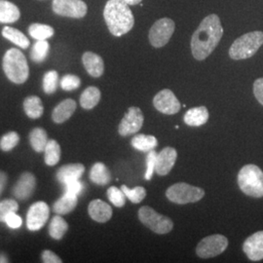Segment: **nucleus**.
I'll use <instances>...</instances> for the list:
<instances>
[{"mask_svg": "<svg viewBox=\"0 0 263 263\" xmlns=\"http://www.w3.org/2000/svg\"><path fill=\"white\" fill-rule=\"evenodd\" d=\"M78 203V198L74 195L65 193L59 200H57L53 205V210L57 215H66L72 212Z\"/></svg>", "mask_w": 263, "mask_h": 263, "instance_id": "393cba45", "label": "nucleus"}, {"mask_svg": "<svg viewBox=\"0 0 263 263\" xmlns=\"http://www.w3.org/2000/svg\"><path fill=\"white\" fill-rule=\"evenodd\" d=\"M2 35L22 49H27L29 46L28 37L17 28L5 27L2 29Z\"/></svg>", "mask_w": 263, "mask_h": 263, "instance_id": "cd10ccee", "label": "nucleus"}, {"mask_svg": "<svg viewBox=\"0 0 263 263\" xmlns=\"http://www.w3.org/2000/svg\"><path fill=\"white\" fill-rule=\"evenodd\" d=\"M228 247L226 236L214 234L207 236L200 241L196 248V254L201 258H211L222 254Z\"/></svg>", "mask_w": 263, "mask_h": 263, "instance_id": "1a4fd4ad", "label": "nucleus"}, {"mask_svg": "<svg viewBox=\"0 0 263 263\" xmlns=\"http://www.w3.org/2000/svg\"><path fill=\"white\" fill-rule=\"evenodd\" d=\"M158 144L157 139L154 136H148V135H137L132 140V145L137 151H147L154 149Z\"/></svg>", "mask_w": 263, "mask_h": 263, "instance_id": "bb28decb", "label": "nucleus"}, {"mask_svg": "<svg viewBox=\"0 0 263 263\" xmlns=\"http://www.w3.org/2000/svg\"><path fill=\"white\" fill-rule=\"evenodd\" d=\"M5 223L11 229H18L23 224V219L16 213H12L6 217Z\"/></svg>", "mask_w": 263, "mask_h": 263, "instance_id": "79ce46f5", "label": "nucleus"}, {"mask_svg": "<svg viewBox=\"0 0 263 263\" xmlns=\"http://www.w3.org/2000/svg\"><path fill=\"white\" fill-rule=\"evenodd\" d=\"M166 196L175 204L185 205L200 201L205 196V191L202 188L190 185L185 182H179L167 189Z\"/></svg>", "mask_w": 263, "mask_h": 263, "instance_id": "423d86ee", "label": "nucleus"}, {"mask_svg": "<svg viewBox=\"0 0 263 263\" xmlns=\"http://www.w3.org/2000/svg\"><path fill=\"white\" fill-rule=\"evenodd\" d=\"M254 94L258 103L263 105V78H258L254 81Z\"/></svg>", "mask_w": 263, "mask_h": 263, "instance_id": "37998d69", "label": "nucleus"}, {"mask_svg": "<svg viewBox=\"0 0 263 263\" xmlns=\"http://www.w3.org/2000/svg\"><path fill=\"white\" fill-rule=\"evenodd\" d=\"M21 13L15 4L7 0H0V23L11 24L20 19Z\"/></svg>", "mask_w": 263, "mask_h": 263, "instance_id": "4be33fe9", "label": "nucleus"}, {"mask_svg": "<svg viewBox=\"0 0 263 263\" xmlns=\"http://www.w3.org/2000/svg\"><path fill=\"white\" fill-rule=\"evenodd\" d=\"M60 84H61L62 89L65 91H73L80 87L81 80L78 76H73V74H66L62 78Z\"/></svg>", "mask_w": 263, "mask_h": 263, "instance_id": "58836bf2", "label": "nucleus"}, {"mask_svg": "<svg viewBox=\"0 0 263 263\" xmlns=\"http://www.w3.org/2000/svg\"><path fill=\"white\" fill-rule=\"evenodd\" d=\"M178 158V152L173 147H165L160 151L157 155L155 172L159 176L168 175L171 170L175 166V163Z\"/></svg>", "mask_w": 263, "mask_h": 263, "instance_id": "dca6fc26", "label": "nucleus"}, {"mask_svg": "<svg viewBox=\"0 0 263 263\" xmlns=\"http://www.w3.org/2000/svg\"><path fill=\"white\" fill-rule=\"evenodd\" d=\"M184 123L190 127H200L209 120V111L206 106H198L188 109L183 117Z\"/></svg>", "mask_w": 263, "mask_h": 263, "instance_id": "412c9836", "label": "nucleus"}, {"mask_svg": "<svg viewBox=\"0 0 263 263\" xmlns=\"http://www.w3.org/2000/svg\"><path fill=\"white\" fill-rule=\"evenodd\" d=\"M19 204L13 199H6L0 202V222H5L6 217L12 213H17Z\"/></svg>", "mask_w": 263, "mask_h": 263, "instance_id": "f704fd0d", "label": "nucleus"}, {"mask_svg": "<svg viewBox=\"0 0 263 263\" xmlns=\"http://www.w3.org/2000/svg\"><path fill=\"white\" fill-rule=\"evenodd\" d=\"M83 190V183L79 180H72L67 183H65V193L78 196Z\"/></svg>", "mask_w": 263, "mask_h": 263, "instance_id": "a19ab883", "label": "nucleus"}, {"mask_svg": "<svg viewBox=\"0 0 263 263\" xmlns=\"http://www.w3.org/2000/svg\"><path fill=\"white\" fill-rule=\"evenodd\" d=\"M59 74L56 70H50L43 77V91L48 95L54 94L58 88Z\"/></svg>", "mask_w": 263, "mask_h": 263, "instance_id": "72a5a7b5", "label": "nucleus"}, {"mask_svg": "<svg viewBox=\"0 0 263 263\" xmlns=\"http://www.w3.org/2000/svg\"><path fill=\"white\" fill-rule=\"evenodd\" d=\"M42 261L45 263H61L62 259L52 251H44L41 254Z\"/></svg>", "mask_w": 263, "mask_h": 263, "instance_id": "c03bdc74", "label": "nucleus"}, {"mask_svg": "<svg viewBox=\"0 0 263 263\" xmlns=\"http://www.w3.org/2000/svg\"><path fill=\"white\" fill-rule=\"evenodd\" d=\"M243 251L249 259L259 261L263 259V231L255 232L246 239Z\"/></svg>", "mask_w": 263, "mask_h": 263, "instance_id": "2eb2a0df", "label": "nucleus"}, {"mask_svg": "<svg viewBox=\"0 0 263 263\" xmlns=\"http://www.w3.org/2000/svg\"><path fill=\"white\" fill-rule=\"evenodd\" d=\"M29 141L36 152H43L48 142L47 133L41 128H35L29 134Z\"/></svg>", "mask_w": 263, "mask_h": 263, "instance_id": "c756f323", "label": "nucleus"}, {"mask_svg": "<svg viewBox=\"0 0 263 263\" xmlns=\"http://www.w3.org/2000/svg\"><path fill=\"white\" fill-rule=\"evenodd\" d=\"M7 257L5 255H0V262H7Z\"/></svg>", "mask_w": 263, "mask_h": 263, "instance_id": "de8ad7c7", "label": "nucleus"}, {"mask_svg": "<svg viewBox=\"0 0 263 263\" xmlns=\"http://www.w3.org/2000/svg\"><path fill=\"white\" fill-rule=\"evenodd\" d=\"M139 219L157 234H167L173 230L174 222L168 216H162L152 208L143 206L139 211Z\"/></svg>", "mask_w": 263, "mask_h": 263, "instance_id": "0eeeda50", "label": "nucleus"}, {"mask_svg": "<svg viewBox=\"0 0 263 263\" xmlns=\"http://www.w3.org/2000/svg\"><path fill=\"white\" fill-rule=\"evenodd\" d=\"M175 31V22L169 18L156 21L151 27L148 38L154 48L164 47L170 41Z\"/></svg>", "mask_w": 263, "mask_h": 263, "instance_id": "6e6552de", "label": "nucleus"}, {"mask_svg": "<svg viewBox=\"0 0 263 263\" xmlns=\"http://www.w3.org/2000/svg\"><path fill=\"white\" fill-rule=\"evenodd\" d=\"M107 197L115 207L122 208L126 203V195L122 189L111 186L107 189Z\"/></svg>", "mask_w": 263, "mask_h": 263, "instance_id": "4c0bfd02", "label": "nucleus"}, {"mask_svg": "<svg viewBox=\"0 0 263 263\" xmlns=\"http://www.w3.org/2000/svg\"><path fill=\"white\" fill-rule=\"evenodd\" d=\"M88 213L93 220L104 223L111 218L112 209L107 203L100 199H96L89 204Z\"/></svg>", "mask_w": 263, "mask_h": 263, "instance_id": "f3484780", "label": "nucleus"}, {"mask_svg": "<svg viewBox=\"0 0 263 263\" xmlns=\"http://www.w3.org/2000/svg\"><path fill=\"white\" fill-rule=\"evenodd\" d=\"M90 179L98 185H106L110 182L111 176L109 170L104 163L98 162L92 167L90 172Z\"/></svg>", "mask_w": 263, "mask_h": 263, "instance_id": "5701e85b", "label": "nucleus"}, {"mask_svg": "<svg viewBox=\"0 0 263 263\" xmlns=\"http://www.w3.org/2000/svg\"><path fill=\"white\" fill-rule=\"evenodd\" d=\"M154 107L164 114L173 115L180 110V103L175 94L169 90L164 89L160 91L153 99Z\"/></svg>", "mask_w": 263, "mask_h": 263, "instance_id": "ddd939ff", "label": "nucleus"}, {"mask_svg": "<svg viewBox=\"0 0 263 263\" xmlns=\"http://www.w3.org/2000/svg\"><path fill=\"white\" fill-rule=\"evenodd\" d=\"M85 167L82 164H67L61 167L57 172V179L61 183L79 179L84 174Z\"/></svg>", "mask_w": 263, "mask_h": 263, "instance_id": "6ab92c4d", "label": "nucleus"}, {"mask_svg": "<svg viewBox=\"0 0 263 263\" xmlns=\"http://www.w3.org/2000/svg\"><path fill=\"white\" fill-rule=\"evenodd\" d=\"M52 6L57 15L73 19L84 18L88 11L87 4L82 0H53Z\"/></svg>", "mask_w": 263, "mask_h": 263, "instance_id": "9d476101", "label": "nucleus"}, {"mask_svg": "<svg viewBox=\"0 0 263 263\" xmlns=\"http://www.w3.org/2000/svg\"><path fill=\"white\" fill-rule=\"evenodd\" d=\"M143 125V114L141 108L137 106H132L125 116L123 117L121 122L118 126V132L119 134L126 137L134 135L140 131Z\"/></svg>", "mask_w": 263, "mask_h": 263, "instance_id": "9b49d317", "label": "nucleus"}, {"mask_svg": "<svg viewBox=\"0 0 263 263\" xmlns=\"http://www.w3.org/2000/svg\"><path fill=\"white\" fill-rule=\"evenodd\" d=\"M263 31H252L237 38L229 49V56L233 60H245L254 56L262 46Z\"/></svg>", "mask_w": 263, "mask_h": 263, "instance_id": "39448f33", "label": "nucleus"}, {"mask_svg": "<svg viewBox=\"0 0 263 263\" xmlns=\"http://www.w3.org/2000/svg\"><path fill=\"white\" fill-rule=\"evenodd\" d=\"M101 100V91L94 86L88 87L80 97V105L84 109H92Z\"/></svg>", "mask_w": 263, "mask_h": 263, "instance_id": "a878e982", "label": "nucleus"}, {"mask_svg": "<svg viewBox=\"0 0 263 263\" xmlns=\"http://www.w3.org/2000/svg\"><path fill=\"white\" fill-rule=\"evenodd\" d=\"M6 184H7V175L4 172L0 171V195L6 186Z\"/></svg>", "mask_w": 263, "mask_h": 263, "instance_id": "a18cd8bd", "label": "nucleus"}, {"mask_svg": "<svg viewBox=\"0 0 263 263\" xmlns=\"http://www.w3.org/2000/svg\"><path fill=\"white\" fill-rule=\"evenodd\" d=\"M36 187V179L33 174L26 172L21 175L17 183L13 187V195L21 201H26L32 196Z\"/></svg>", "mask_w": 263, "mask_h": 263, "instance_id": "4468645a", "label": "nucleus"}, {"mask_svg": "<svg viewBox=\"0 0 263 263\" xmlns=\"http://www.w3.org/2000/svg\"><path fill=\"white\" fill-rule=\"evenodd\" d=\"M238 185L248 196L263 197L262 171L256 165H246L238 174Z\"/></svg>", "mask_w": 263, "mask_h": 263, "instance_id": "20e7f679", "label": "nucleus"}, {"mask_svg": "<svg viewBox=\"0 0 263 263\" xmlns=\"http://www.w3.org/2000/svg\"><path fill=\"white\" fill-rule=\"evenodd\" d=\"M24 109L26 114L31 119L40 118L44 112L42 101L36 96H30L24 101Z\"/></svg>", "mask_w": 263, "mask_h": 263, "instance_id": "b1692460", "label": "nucleus"}, {"mask_svg": "<svg viewBox=\"0 0 263 263\" xmlns=\"http://www.w3.org/2000/svg\"><path fill=\"white\" fill-rule=\"evenodd\" d=\"M157 153L155 151H148L147 157H146V173L144 176V179L146 180H151L152 179V176L155 171V166H156V160H157Z\"/></svg>", "mask_w": 263, "mask_h": 263, "instance_id": "ea45409f", "label": "nucleus"}, {"mask_svg": "<svg viewBox=\"0 0 263 263\" xmlns=\"http://www.w3.org/2000/svg\"><path fill=\"white\" fill-rule=\"evenodd\" d=\"M128 5H137L141 3V0H124Z\"/></svg>", "mask_w": 263, "mask_h": 263, "instance_id": "49530a36", "label": "nucleus"}, {"mask_svg": "<svg viewBox=\"0 0 263 263\" xmlns=\"http://www.w3.org/2000/svg\"><path fill=\"white\" fill-rule=\"evenodd\" d=\"M45 153V163L48 166H55L61 159V146L55 140L48 141Z\"/></svg>", "mask_w": 263, "mask_h": 263, "instance_id": "7c9ffc66", "label": "nucleus"}, {"mask_svg": "<svg viewBox=\"0 0 263 263\" xmlns=\"http://www.w3.org/2000/svg\"><path fill=\"white\" fill-rule=\"evenodd\" d=\"M67 230H68V224L61 215H57L52 218L51 223L49 226V234L53 239L55 240L63 239Z\"/></svg>", "mask_w": 263, "mask_h": 263, "instance_id": "c85d7f7f", "label": "nucleus"}, {"mask_svg": "<svg viewBox=\"0 0 263 263\" xmlns=\"http://www.w3.org/2000/svg\"><path fill=\"white\" fill-rule=\"evenodd\" d=\"M82 62L85 69L92 77L98 78L104 74V64L102 57L93 52H86L82 56Z\"/></svg>", "mask_w": 263, "mask_h": 263, "instance_id": "a211bd4d", "label": "nucleus"}, {"mask_svg": "<svg viewBox=\"0 0 263 263\" xmlns=\"http://www.w3.org/2000/svg\"><path fill=\"white\" fill-rule=\"evenodd\" d=\"M50 215V209L45 202H36L28 209L27 226L30 231H38L46 224Z\"/></svg>", "mask_w": 263, "mask_h": 263, "instance_id": "f8f14e48", "label": "nucleus"}, {"mask_svg": "<svg viewBox=\"0 0 263 263\" xmlns=\"http://www.w3.org/2000/svg\"><path fill=\"white\" fill-rule=\"evenodd\" d=\"M223 35L219 17L211 14L201 22L191 38L192 55L197 61H204L210 56Z\"/></svg>", "mask_w": 263, "mask_h": 263, "instance_id": "f257e3e1", "label": "nucleus"}, {"mask_svg": "<svg viewBox=\"0 0 263 263\" xmlns=\"http://www.w3.org/2000/svg\"><path fill=\"white\" fill-rule=\"evenodd\" d=\"M28 32L31 37L36 40H47L48 38L52 37L54 35L55 30L47 25L32 24L28 28Z\"/></svg>", "mask_w": 263, "mask_h": 263, "instance_id": "2f4dec72", "label": "nucleus"}, {"mask_svg": "<svg viewBox=\"0 0 263 263\" xmlns=\"http://www.w3.org/2000/svg\"><path fill=\"white\" fill-rule=\"evenodd\" d=\"M3 70L10 81L23 84L28 80L29 74L28 61L19 49L11 48L3 57Z\"/></svg>", "mask_w": 263, "mask_h": 263, "instance_id": "7ed1b4c3", "label": "nucleus"}, {"mask_svg": "<svg viewBox=\"0 0 263 263\" xmlns=\"http://www.w3.org/2000/svg\"><path fill=\"white\" fill-rule=\"evenodd\" d=\"M20 141V137L16 132H9L0 139V149L3 151H12Z\"/></svg>", "mask_w": 263, "mask_h": 263, "instance_id": "e433bc0d", "label": "nucleus"}, {"mask_svg": "<svg viewBox=\"0 0 263 263\" xmlns=\"http://www.w3.org/2000/svg\"><path fill=\"white\" fill-rule=\"evenodd\" d=\"M50 45L47 40H37L30 52V58L34 63H42L46 60Z\"/></svg>", "mask_w": 263, "mask_h": 263, "instance_id": "473e14b6", "label": "nucleus"}, {"mask_svg": "<svg viewBox=\"0 0 263 263\" xmlns=\"http://www.w3.org/2000/svg\"><path fill=\"white\" fill-rule=\"evenodd\" d=\"M104 18L110 33L122 36L135 25V18L129 5L124 0H108L104 10Z\"/></svg>", "mask_w": 263, "mask_h": 263, "instance_id": "f03ea898", "label": "nucleus"}, {"mask_svg": "<svg viewBox=\"0 0 263 263\" xmlns=\"http://www.w3.org/2000/svg\"><path fill=\"white\" fill-rule=\"evenodd\" d=\"M123 192L125 193L126 197L128 198L132 203L139 204L146 196V190L141 186H137V187L130 189L127 187L126 185L121 186Z\"/></svg>", "mask_w": 263, "mask_h": 263, "instance_id": "c9c22d12", "label": "nucleus"}, {"mask_svg": "<svg viewBox=\"0 0 263 263\" xmlns=\"http://www.w3.org/2000/svg\"><path fill=\"white\" fill-rule=\"evenodd\" d=\"M76 109V102L71 99H66L57 105L52 113V119L57 124H62L68 120Z\"/></svg>", "mask_w": 263, "mask_h": 263, "instance_id": "aec40b11", "label": "nucleus"}]
</instances>
